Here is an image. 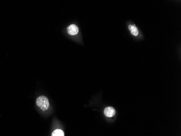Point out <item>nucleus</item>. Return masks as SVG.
Listing matches in <instances>:
<instances>
[{
	"instance_id": "f257e3e1",
	"label": "nucleus",
	"mask_w": 181,
	"mask_h": 136,
	"mask_svg": "<svg viewBox=\"0 0 181 136\" xmlns=\"http://www.w3.org/2000/svg\"><path fill=\"white\" fill-rule=\"evenodd\" d=\"M36 103L37 106L39 107L43 111L47 110L49 107V101L46 97L44 95L40 96L39 97L37 98Z\"/></svg>"
},
{
	"instance_id": "f03ea898",
	"label": "nucleus",
	"mask_w": 181,
	"mask_h": 136,
	"mask_svg": "<svg viewBox=\"0 0 181 136\" xmlns=\"http://www.w3.org/2000/svg\"><path fill=\"white\" fill-rule=\"evenodd\" d=\"M67 32L71 35H75L79 32V28L75 24H71L67 27Z\"/></svg>"
},
{
	"instance_id": "7ed1b4c3",
	"label": "nucleus",
	"mask_w": 181,
	"mask_h": 136,
	"mask_svg": "<svg viewBox=\"0 0 181 136\" xmlns=\"http://www.w3.org/2000/svg\"><path fill=\"white\" fill-rule=\"evenodd\" d=\"M104 115L107 117H112L115 115L116 111H115V109L113 107H107L104 109Z\"/></svg>"
},
{
	"instance_id": "20e7f679",
	"label": "nucleus",
	"mask_w": 181,
	"mask_h": 136,
	"mask_svg": "<svg viewBox=\"0 0 181 136\" xmlns=\"http://www.w3.org/2000/svg\"><path fill=\"white\" fill-rule=\"evenodd\" d=\"M129 29L130 30L131 33L134 36H137L139 34L138 30L135 26L134 25H130L129 26Z\"/></svg>"
},
{
	"instance_id": "39448f33",
	"label": "nucleus",
	"mask_w": 181,
	"mask_h": 136,
	"mask_svg": "<svg viewBox=\"0 0 181 136\" xmlns=\"http://www.w3.org/2000/svg\"><path fill=\"white\" fill-rule=\"evenodd\" d=\"M52 136H64L65 134L63 132V131L60 129H57L55 130L52 133Z\"/></svg>"
}]
</instances>
